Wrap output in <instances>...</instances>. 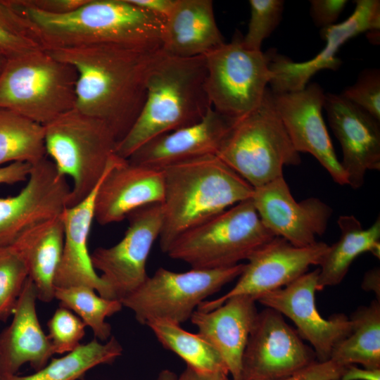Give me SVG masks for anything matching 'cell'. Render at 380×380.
I'll use <instances>...</instances> for the list:
<instances>
[{
  "instance_id": "1",
  "label": "cell",
  "mask_w": 380,
  "mask_h": 380,
  "mask_svg": "<svg viewBox=\"0 0 380 380\" xmlns=\"http://www.w3.org/2000/svg\"><path fill=\"white\" fill-rule=\"evenodd\" d=\"M47 51L77 72L75 108L106 123L118 143L139 116L149 73L163 55L161 48L113 44Z\"/></svg>"
},
{
  "instance_id": "2",
  "label": "cell",
  "mask_w": 380,
  "mask_h": 380,
  "mask_svg": "<svg viewBox=\"0 0 380 380\" xmlns=\"http://www.w3.org/2000/svg\"><path fill=\"white\" fill-rule=\"evenodd\" d=\"M34 27L44 50L99 44L162 48L165 20L130 0H89L61 15L43 13L4 0Z\"/></svg>"
},
{
  "instance_id": "3",
  "label": "cell",
  "mask_w": 380,
  "mask_h": 380,
  "mask_svg": "<svg viewBox=\"0 0 380 380\" xmlns=\"http://www.w3.org/2000/svg\"><path fill=\"white\" fill-rule=\"evenodd\" d=\"M163 170V220L158 239L165 253L183 233L251 198L254 191L216 155L175 163Z\"/></svg>"
},
{
  "instance_id": "4",
  "label": "cell",
  "mask_w": 380,
  "mask_h": 380,
  "mask_svg": "<svg viewBox=\"0 0 380 380\" xmlns=\"http://www.w3.org/2000/svg\"><path fill=\"white\" fill-rule=\"evenodd\" d=\"M205 78L204 56L177 58L163 53L149 73L140 113L117 144L116 155L127 159L151 139L199 122L212 108Z\"/></svg>"
},
{
  "instance_id": "5",
  "label": "cell",
  "mask_w": 380,
  "mask_h": 380,
  "mask_svg": "<svg viewBox=\"0 0 380 380\" xmlns=\"http://www.w3.org/2000/svg\"><path fill=\"white\" fill-rule=\"evenodd\" d=\"M44 127L46 156L61 175L72 179L67 207L74 206L93 192L118 159V140L106 123L75 108Z\"/></svg>"
},
{
  "instance_id": "6",
  "label": "cell",
  "mask_w": 380,
  "mask_h": 380,
  "mask_svg": "<svg viewBox=\"0 0 380 380\" xmlns=\"http://www.w3.org/2000/svg\"><path fill=\"white\" fill-rule=\"evenodd\" d=\"M216 156L253 189L283 176L284 166L300 163L269 88L255 109L232 122Z\"/></svg>"
},
{
  "instance_id": "7",
  "label": "cell",
  "mask_w": 380,
  "mask_h": 380,
  "mask_svg": "<svg viewBox=\"0 0 380 380\" xmlns=\"http://www.w3.org/2000/svg\"><path fill=\"white\" fill-rule=\"evenodd\" d=\"M77 72L44 49L8 59L0 73V108L43 126L75 106Z\"/></svg>"
},
{
  "instance_id": "8",
  "label": "cell",
  "mask_w": 380,
  "mask_h": 380,
  "mask_svg": "<svg viewBox=\"0 0 380 380\" xmlns=\"http://www.w3.org/2000/svg\"><path fill=\"white\" fill-rule=\"evenodd\" d=\"M274 237L261 222L250 198L185 232L166 253L192 269L225 268L248 260Z\"/></svg>"
},
{
  "instance_id": "9",
  "label": "cell",
  "mask_w": 380,
  "mask_h": 380,
  "mask_svg": "<svg viewBox=\"0 0 380 380\" xmlns=\"http://www.w3.org/2000/svg\"><path fill=\"white\" fill-rule=\"evenodd\" d=\"M274 53L246 48L236 32L231 42L205 54V89L213 109L231 122L255 109L272 80Z\"/></svg>"
},
{
  "instance_id": "10",
  "label": "cell",
  "mask_w": 380,
  "mask_h": 380,
  "mask_svg": "<svg viewBox=\"0 0 380 380\" xmlns=\"http://www.w3.org/2000/svg\"><path fill=\"white\" fill-rule=\"evenodd\" d=\"M245 264L213 270L192 269L175 272L158 268L144 284L121 300L136 320L146 325L153 319L181 324L205 299L239 277Z\"/></svg>"
},
{
  "instance_id": "11",
  "label": "cell",
  "mask_w": 380,
  "mask_h": 380,
  "mask_svg": "<svg viewBox=\"0 0 380 380\" xmlns=\"http://www.w3.org/2000/svg\"><path fill=\"white\" fill-rule=\"evenodd\" d=\"M129 226L114 246L99 247L91 254L95 270L113 298L121 302L146 280V262L163 220L162 203L139 208L127 216Z\"/></svg>"
},
{
  "instance_id": "12",
  "label": "cell",
  "mask_w": 380,
  "mask_h": 380,
  "mask_svg": "<svg viewBox=\"0 0 380 380\" xmlns=\"http://www.w3.org/2000/svg\"><path fill=\"white\" fill-rule=\"evenodd\" d=\"M317 361L315 352L279 312H258L249 335L239 380H280Z\"/></svg>"
},
{
  "instance_id": "13",
  "label": "cell",
  "mask_w": 380,
  "mask_h": 380,
  "mask_svg": "<svg viewBox=\"0 0 380 380\" xmlns=\"http://www.w3.org/2000/svg\"><path fill=\"white\" fill-rule=\"evenodd\" d=\"M329 247L321 241L296 247L275 236L248 258L232 289L217 298L203 301L197 309L211 310L235 296H248L257 301L261 295L290 284L308 272L310 266L319 265Z\"/></svg>"
},
{
  "instance_id": "14",
  "label": "cell",
  "mask_w": 380,
  "mask_h": 380,
  "mask_svg": "<svg viewBox=\"0 0 380 380\" xmlns=\"http://www.w3.org/2000/svg\"><path fill=\"white\" fill-rule=\"evenodd\" d=\"M71 188L51 160L32 165L26 185L16 195L0 198V248L23 233L59 217L67 208Z\"/></svg>"
},
{
  "instance_id": "15",
  "label": "cell",
  "mask_w": 380,
  "mask_h": 380,
  "mask_svg": "<svg viewBox=\"0 0 380 380\" xmlns=\"http://www.w3.org/2000/svg\"><path fill=\"white\" fill-rule=\"evenodd\" d=\"M318 274L319 268L306 272L290 284L261 295L257 302L293 322L300 338L311 344L317 360L325 362L336 345L351 333L353 324L343 313L329 319L319 313L315 302Z\"/></svg>"
},
{
  "instance_id": "16",
  "label": "cell",
  "mask_w": 380,
  "mask_h": 380,
  "mask_svg": "<svg viewBox=\"0 0 380 380\" xmlns=\"http://www.w3.org/2000/svg\"><path fill=\"white\" fill-rule=\"evenodd\" d=\"M251 200L265 227L296 247L317 243L316 237L324 234L333 214L319 198L296 201L284 176L255 188Z\"/></svg>"
},
{
  "instance_id": "17",
  "label": "cell",
  "mask_w": 380,
  "mask_h": 380,
  "mask_svg": "<svg viewBox=\"0 0 380 380\" xmlns=\"http://www.w3.org/2000/svg\"><path fill=\"white\" fill-rule=\"evenodd\" d=\"M271 91V90H270ZM274 106L297 152L311 154L340 185H348L322 116L325 99L317 83L298 91L274 93Z\"/></svg>"
},
{
  "instance_id": "18",
  "label": "cell",
  "mask_w": 380,
  "mask_h": 380,
  "mask_svg": "<svg viewBox=\"0 0 380 380\" xmlns=\"http://www.w3.org/2000/svg\"><path fill=\"white\" fill-rule=\"evenodd\" d=\"M355 2V10L346 20L321 29L320 36L326 41V45L313 58L296 63L275 52L270 65L273 75L269 84L272 92L301 90L318 71L337 70L341 61L336 55L343 44L365 32H379L380 1L356 0Z\"/></svg>"
},
{
  "instance_id": "19",
  "label": "cell",
  "mask_w": 380,
  "mask_h": 380,
  "mask_svg": "<svg viewBox=\"0 0 380 380\" xmlns=\"http://www.w3.org/2000/svg\"><path fill=\"white\" fill-rule=\"evenodd\" d=\"M324 108L341 146L348 185L360 189L368 170H380V121L341 94H325Z\"/></svg>"
},
{
  "instance_id": "20",
  "label": "cell",
  "mask_w": 380,
  "mask_h": 380,
  "mask_svg": "<svg viewBox=\"0 0 380 380\" xmlns=\"http://www.w3.org/2000/svg\"><path fill=\"white\" fill-rule=\"evenodd\" d=\"M164 194L163 170L132 163L118 157L97 190L94 219L101 225L122 221L139 208L163 203Z\"/></svg>"
},
{
  "instance_id": "21",
  "label": "cell",
  "mask_w": 380,
  "mask_h": 380,
  "mask_svg": "<svg viewBox=\"0 0 380 380\" xmlns=\"http://www.w3.org/2000/svg\"><path fill=\"white\" fill-rule=\"evenodd\" d=\"M231 123L210 108L199 122L151 139L127 160L163 170L180 162L217 155Z\"/></svg>"
},
{
  "instance_id": "22",
  "label": "cell",
  "mask_w": 380,
  "mask_h": 380,
  "mask_svg": "<svg viewBox=\"0 0 380 380\" xmlns=\"http://www.w3.org/2000/svg\"><path fill=\"white\" fill-rule=\"evenodd\" d=\"M257 301L235 296L211 310L196 309L189 320L224 362L232 380H239L243 354L258 312Z\"/></svg>"
},
{
  "instance_id": "23",
  "label": "cell",
  "mask_w": 380,
  "mask_h": 380,
  "mask_svg": "<svg viewBox=\"0 0 380 380\" xmlns=\"http://www.w3.org/2000/svg\"><path fill=\"white\" fill-rule=\"evenodd\" d=\"M37 291L28 277L17 300L13 319L0 334V374H17L28 363L34 372L43 368L54 354L36 310Z\"/></svg>"
},
{
  "instance_id": "24",
  "label": "cell",
  "mask_w": 380,
  "mask_h": 380,
  "mask_svg": "<svg viewBox=\"0 0 380 380\" xmlns=\"http://www.w3.org/2000/svg\"><path fill=\"white\" fill-rule=\"evenodd\" d=\"M101 180L91 194L75 205L67 207L61 215L64 241L54 285L55 288L85 286L94 289L103 298L115 299L94 268L88 249L96 195Z\"/></svg>"
},
{
  "instance_id": "25",
  "label": "cell",
  "mask_w": 380,
  "mask_h": 380,
  "mask_svg": "<svg viewBox=\"0 0 380 380\" xmlns=\"http://www.w3.org/2000/svg\"><path fill=\"white\" fill-rule=\"evenodd\" d=\"M224 42L211 0H177L165 20L162 51L166 56H204Z\"/></svg>"
},
{
  "instance_id": "26",
  "label": "cell",
  "mask_w": 380,
  "mask_h": 380,
  "mask_svg": "<svg viewBox=\"0 0 380 380\" xmlns=\"http://www.w3.org/2000/svg\"><path fill=\"white\" fill-rule=\"evenodd\" d=\"M63 241L64 226L61 215L25 232L11 245L25 262L38 300L44 303L55 298L54 279Z\"/></svg>"
},
{
  "instance_id": "27",
  "label": "cell",
  "mask_w": 380,
  "mask_h": 380,
  "mask_svg": "<svg viewBox=\"0 0 380 380\" xmlns=\"http://www.w3.org/2000/svg\"><path fill=\"white\" fill-rule=\"evenodd\" d=\"M337 223L341 236L338 241L329 246L319 265L317 291L339 284L352 262L360 254L370 252L378 258L380 256L379 217L367 229L353 215H341Z\"/></svg>"
},
{
  "instance_id": "28",
  "label": "cell",
  "mask_w": 380,
  "mask_h": 380,
  "mask_svg": "<svg viewBox=\"0 0 380 380\" xmlns=\"http://www.w3.org/2000/svg\"><path fill=\"white\" fill-rule=\"evenodd\" d=\"M351 333L334 348L330 360L342 365L360 364L380 369V301L360 306L351 315Z\"/></svg>"
},
{
  "instance_id": "29",
  "label": "cell",
  "mask_w": 380,
  "mask_h": 380,
  "mask_svg": "<svg viewBox=\"0 0 380 380\" xmlns=\"http://www.w3.org/2000/svg\"><path fill=\"white\" fill-rule=\"evenodd\" d=\"M122 352V346L115 336L104 343L94 338L61 357L51 358L43 368L31 374L1 375V380H80L92 368L113 363Z\"/></svg>"
},
{
  "instance_id": "30",
  "label": "cell",
  "mask_w": 380,
  "mask_h": 380,
  "mask_svg": "<svg viewBox=\"0 0 380 380\" xmlns=\"http://www.w3.org/2000/svg\"><path fill=\"white\" fill-rule=\"evenodd\" d=\"M146 326L163 347L178 355L186 367L207 376H228L229 371L221 356L198 333L189 332L180 324L166 319H153Z\"/></svg>"
},
{
  "instance_id": "31",
  "label": "cell",
  "mask_w": 380,
  "mask_h": 380,
  "mask_svg": "<svg viewBox=\"0 0 380 380\" xmlns=\"http://www.w3.org/2000/svg\"><path fill=\"white\" fill-rule=\"evenodd\" d=\"M46 157L44 127L0 108V165L15 162L34 165Z\"/></svg>"
},
{
  "instance_id": "32",
  "label": "cell",
  "mask_w": 380,
  "mask_h": 380,
  "mask_svg": "<svg viewBox=\"0 0 380 380\" xmlns=\"http://www.w3.org/2000/svg\"><path fill=\"white\" fill-rule=\"evenodd\" d=\"M55 298L61 306L77 315L92 330L94 338L101 341H108L111 336V326L106 318L123 307L120 300L103 298L85 286L55 288Z\"/></svg>"
},
{
  "instance_id": "33",
  "label": "cell",
  "mask_w": 380,
  "mask_h": 380,
  "mask_svg": "<svg viewBox=\"0 0 380 380\" xmlns=\"http://www.w3.org/2000/svg\"><path fill=\"white\" fill-rule=\"evenodd\" d=\"M28 278L27 265L11 246L0 248V321L12 315Z\"/></svg>"
},
{
  "instance_id": "34",
  "label": "cell",
  "mask_w": 380,
  "mask_h": 380,
  "mask_svg": "<svg viewBox=\"0 0 380 380\" xmlns=\"http://www.w3.org/2000/svg\"><path fill=\"white\" fill-rule=\"evenodd\" d=\"M251 18L242 42L248 49L260 51L262 42L281 20L284 1L282 0H250Z\"/></svg>"
},
{
  "instance_id": "35",
  "label": "cell",
  "mask_w": 380,
  "mask_h": 380,
  "mask_svg": "<svg viewBox=\"0 0 380 380\" xmlns=\"http://www.w3.org/2000/svg\"><path fill=\"white\" fill-rule=\"evenodd\" d=\"M48 337L54 354H66L77 348L85 335V324L70 310L59 306L47 322Z\"/></svg>"
},
{
  "instance_id": "36",
  "label": "cell",
  "mask_w": 380,
  "mask_h": 380,
  "mask_svg": "<svg viewBox=\"0 0 380 380\" xmlns=\"http://www.w3.org/2000/svg\"><path fill=\"white\" fill-rule=\"evenodd\" d=\"M380 121V71L365 70L355 83L346 87L341 94Z\"/></svg>"
},
{
  "instance_id": "37",
  "label": "cell",
  "mask_w": 380,
  "mask_h": 380,
  "mask_svg": "<svg viewBox=\"0 0 380 380\" xmlns=\"http://www.w3.org/2000/svg\"><path fill=\"white\" fill-rule=\"evenodd\" d=\"M0 25L17 35L36 42L42 47L32 25L12 9L4 0L0 1Z\"/></svg>"
},
{
  "instance_id": "38",
  "label": "cell",
  "mask_w": 380,
  "mask_h": 380,
  "mask_svg": "<svg viewBox=\"0 0 380 380\" xmlns=\"http://www.w3.org/2000/svg\"><path fill=\"white\" fill-rule=\"evenodd\" d=\"M348 365L332 360L316 361L303 369L280 380H334L338 378Z\"/></svg>"
},
{
  "instance_id": "39",
  "label": "cell",
  "mask_w": 380,
  "mask_h": 380,
  "mask_svg": "<svg viewBox=\"0 0 380 380\" xmlns=\"http://www.w3.org/2000/svg\"><path fill=\"white\" fill-rule=\"evenodd\" d=\"M310 13L315 25L322 28L335 24L345 8L346 0H311Z\"/></svg>"
},
{
  "instance_id": "40",
  "label": "cell",
  "mask_w": 380,
  "mask_h": 380,
  "mask_svg": "<svg viewBox=\"0 0 380 380\" xmlns=\"http://www.w3.org/2000/svg\"><path fill=\"white\" fill-rule=\"evenodd\" d=\"M43 49L36 42L17 35L0 25V51L7 59L15 58L34 50Z\"/></svg>"
},
{
  "instance_id": "41",
  "label": "cell",
  "mask_w": 380,
  "mask_h": 380,
  "mask_svg": "<svg viewBox=\"0 0 380 380\" xmlns=\"http://www.w3.org/2000/svg\"><path fill=\"white\" fill-rule=\"evenodd\" d=\"M21 5L53 15L72 12L89 0H17Z\"/></svg>"
},
{
  "instance_id": "42",
  "label": "cell",
  "mask_w": 380,
  "mask_h": 380,
  "mask_svg": "<svg viewBox=\"0 0 380 380\" xmlns=\"http://www.w3.org/2000/svg\"><path fill=\"white\" fill-rule=\"evenodd\" d=\"M32 165L25 162H15L0 167V184H13L27 180Z\"/></svg>"
},
{
  "instance_id": "43",
  "label": "cell",
  "mask_w": 380,
  "mask_h": 380,
  "mask_svg": "<svg viewBox=\"0 0 380 380\" xmlns=\"http://www.w3.org/2000/svg\"><path fill=\"white\" fill-rule=\"evenodd\" d=\"M136 6L165 20L177 0H130Z\"/></svg>"
},
{
  "instance_id": "44",
  "label": "cell",
  "mask_w": 380,
  "mask_h": 380,
  "mask_svg": "<svg viewBox=\"0 0 380 380\" xmlns=\"http://www.w3.org/2000/svg\"><path fill=\"white\" fill-rule=\"evenodd\" d=\"M334 380H380V369L370 370L349 365L341 375Z\"/></svg>"
},
{
  "instance_id": "45",
  "label": "cell",
  "mask_w": 380,
  "mask_h": 380,
  "mask_svg": "<svg viewBox=\"0 0 380 380\" xmlns=\"http://www.w3.org/2000/svg\"><path fill=\"white\" fill-rule=\"evenodd\" d=\"M361 286L366 291L374 292L376 296V300L380 301L379 267H374L365 273Z\"/></svg>"
},
{
  "instance_id": "46",
  "label": "cell",
  "mask_w": 380,
  "mask_h": 380,
  "mask_svg": "<svg viewBox=\"0 0 380 380\" xmlns=\"http://www.w3.org/2000/svg\"><path fill=\"white\" fill-rule=\"evenodd\" d=\"M220 376H211L204 375L196 372L189 367H186L179 376H177V380H217Z\"/></svg>"
},
{
  "instance_id": "47",
  "label": "cell",
  "mask_w": 380,
  "mask_h": 380,
  "mask_svg": "<svg viewBox=\"0 0 380 380\" xmlns=\"http://www.w3.org/2000/svg\"><path fill=\"white\" fill-rule=\"evenodd\" d=\"M177 379V376L176 374L171 372L170 370L165 369L163 370L160 372L158 374L157 379L154 380H176ZM80 380H86L84 379H81Z\"/></svg>"
},
{
  "instance_id": "48",
  "label": "cell",
  "mask_w": 380,
  "mask_h": 380,
  "mask_svg": "<svg viewBox=\"0 0 380 380\" xmlns=\"http://www.w3.org/2000/svg\"><path fill=\"white\" fill-rule=\"evenodd\" d=\"M7 58L4 56V54L0 51V73L1 72L2 70L4 69L6 63V61H7Z\"/></svg>"
},
{
  "instance_id": "49",
  "label": "cell",
  "mask_w": 380,
  "mask_h": 380,
  "mask_svg": "<svg viewBox=\"0 0 380 380\" xmlns=\"http://www.w3.org/2000/svg\"><path fill=\"white\" fill-rule=\"evenodd\" d=\"M217 380H232L228 378V376H221Z\"/></svg>"
},
{
  "instance_id": "50",
  "label": "cell",
  "mask_w": 380,
  "mask_h": 380,
  "mask_svg": "<svg viewBox=\"0 0 380 380\" xmlns=\"http://www.w3.org/2000/svg\"><path fill=\"white\" fill-rule=\"evenodd\" d=\"M0 380H1V374H0Z\"/></svg>"
},
{
  "instance_id": "51",
  "label": "cell",
  "mask_w": 380,
  "mask_h": 380,
  "mask_svg": "<svg viewBox=\"0 0 380 380\" xmlns=\"http://www.w3.org/2000/svg\"><path fill=\"white\" fill-rule=\"evenodd\" d=\"M177 379H176V380H177Z\"/></svg>"
}]
</instances>
